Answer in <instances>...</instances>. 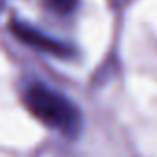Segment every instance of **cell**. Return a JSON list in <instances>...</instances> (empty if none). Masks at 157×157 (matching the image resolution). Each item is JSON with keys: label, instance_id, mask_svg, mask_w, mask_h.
I'll use <instances>...</instances> for the list:
<instances>
[{"label": "cell", "instance_id": "obj_1", "mask_svg": "<svg viewBox=\"0 0 157 157\" xmlns=\"http://www.w3.org/2000/svg\"><path fill=\"white\" fill-rule=\"evenodd\" d=\"M26 109L46 128L68 137L78 139L83 131V113L67 94L52 89L46 83L33 82L22 93Z\"/></svg>", "mask_w": 157, "mask_h": 157}, {"label": "cell", "instance_id": "obj_2", "mask_svg": "<svg viewBox=\"0 0 157 157\" xmlns=\"http://www.w3.org/2000/svg\"><path fill=\"white\" fill-rule=\"evenodd\" d=\"M11 32L17 35V39L21 43L28 44L30 48H33L37 52H43V54H48V56H54V57H61V59L74 57V46L72 44H68L65 41H59V39L33 28L28 22L13 19L11 21Z\"/></svg>", "mask_w": 157, "mask_h": 157}, {"label": "cell", "instance_id": "obj_3", "mask_svg": "<svg viewBox=\"0 0 157 157\" xmlns=\"http://www.w3.org/2000/svg\"><path fill=\"white\" fill-rule=\"evenodd\" d=\"M48 4L52 6L54 11H57L61 15H67V13H72L76 10L78 0H48Z\"/></svg>", "mask_w": 157, "mask_h": 157}]
</instances>
